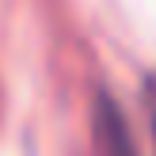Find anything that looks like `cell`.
I'll return each instance as SVG.
<instances>
[{"instance_id":"cell-1","label":"cell","mask_w":156,"mask_h":156,"mask_svg":"<svg viewBox=\"0 0 156 156\" xmlns=\"http://www.w3.org/2000/svg\"><path fill=\"white\" fill-rule=\"evenodd\" d=\"M95 141L103 145V156H137L129 122L122 114V107L114 103L107 91L95 95Z\"/></svg>"},{"instance_id":"cell-2","label":"cell","mask_w":156,"mask_h":156,"mask_svg":"<svg viewBox=\"0 0 156 156\" xmlns=\"http://www.w3.org/2000/svg\"><path fill=\"white\" fill-rule=\"evenodd\" d=\"M141 107L149 114V133H152V145H156V76H149L141 88Z\"/></svg>"}]
</instances>
